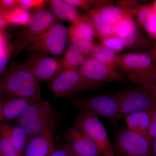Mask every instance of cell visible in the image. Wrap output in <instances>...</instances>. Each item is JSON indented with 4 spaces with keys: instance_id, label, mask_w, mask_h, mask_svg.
Returning a JSON list of instances; mask_svg holds the SVG:
<instances>
[{
    "instance_id": "cell-1",
    "label": "cell",
    "mask_w": 156,
    "mask_h": 156,
    "mask_svg": "<svg viewBox=\"0 0 156 156\" xmlns=\"http://www.w3.org/2000/svg\"><path fill=\"white\" fill-rule=\"evenodd\" d=\"M41 83L21 64L11 66L0 76V96L42 98Z\"/></svg>"
},
{
    "instance_id": "cell-2",
    "label": "cell",
    "mask_w": 156,
    "mask_h": 156,
    "mask_svg": "<svg viewBox=\"0 0 156 156\" xmlns=\"http://www.w3.org/2000/svg\"><path fill=\"white\" fill-rule=\"evenodd\" d=\"M58 123V117L52 105L41 98L31 105L17 118V124L30 137L43 133Z\"/></svg>"
},
{
    "instance_id": "cell-3",
    "label": "cell",
    "mask_w": 156,
    "mask_h": 156,
    "mask_svg": "<svg viewBox=\"0 0 156 156\" xmlns=\"http://www.w3.org/2000/svg\"><path fill=\"white\" fill-rule=\"evenodd\" d=\"M49 87L56 97H67L99 89L102 83L89 80L77 70L64 68L49 81Z\"/></svg>"
},
{
    "instance_id": "cell-4",
    "label": "cell",
    "mask_w": 156,
    "mask_h": 156,
    "mask_svg": "<svg viewBox=\"0 0 156 156\" xmlns=\"http://www.w3.org/2000/svg\"><path fill=\"white\" fill-rule=\"evenodd\" d=\"M117 67L129 72L131 81L144 83L151 79L156 69V49L151 53L137 52L118 55Z\"/></svg>"
},
{
    "instance_id": "cell-5",
    "label": "cell",
    "mask_w": 156,
    "mask_h": 156,
    "mask_svg": "<svg viewBox=\"0 0 156 156\" xmlns=\"http://www.w3.org/2000/svg\"><path fill=\"white\" fill-rule=\"evenodd\" d=\"M75 126L95 143L101 156H115L113 145L98 116L87 111H80L75 119Z\"/></svg>"
},
{
    "instance_id": "cell-6",
    "label": "cell",
    "mask_w": 156,
    "mask_h": 156,
    "mask_svg": "<svg viewBox=\"0 0 156 156\" xmlns=\"http://www.w3.org/2000/svg\"><path fill=\"white\" fill-rule=\"evenodd\" d=\"M140 27L132 15L129 14L115 26V34L121 39L125 48L151 53L156 49V43L143 32Z\"/></svg>"
},
{
    "instance_id": "cell-7",
    "label": "cell",
    "mask_w": 156,
    "mask_h": 156,
    "mask_svg": "<svg viewBox=\"0 0 156 156\" xmlns=\"http://www.w3.org/2000/svg\"><path fill=\"white\" fill-rule=\"evenodd\" d=\"M58 21V19L52 11L44 8L32 14L28 23L24 26L17 39L15 48L16 56Z\"/></svg>"
},
{
    "instance_id": "cell-8",
    "label": "cell",
    "mask_w": 156,
    "mask_h": 156,
    "mask_svg": "<svg viewBox=\"0 0 156 156\" xmlns=\"http://www.w3.org/2000/svg\"><path fill=\"white\" fill-rule=\"evenodd\" d=\"M68 38V29L58 21L42 36L30 44L25 50L30 52L59 56L65 53Z\"/></svg>"
},
{
    "instance_id": "cell-9",
    "label": "cell",
    "mask_w": 156,
    "mask_h": 156,
    "mask_svg": "<svg viewBox=\"0 0 156 156\" xmlns=\"http://www.w3.org/2000/svg\"><path fill=\"white\" fill-rule=\"evenodd\" d=\"M112 145L115 156H152L150 143L127 128L118 131Z\"/></svg>"
},
{
    "instance_id": "cell-10",
    "label": "cell",
    "mask_w": 156,
    "mask_h": 156,
    "mask_svg": "<svg viewBox=\"0 0 156 156\" xmlns=\"http://www.w3.org/2000/svg\"><path fill=\"white\" fill-rule=\"evenodd\" d=\"M114 96L119 105L118 120L132 113L147 110L153 105L150 92L143 85L123 90Z\"/></svg>"
},
{
    "instance_id": "cell-11",
    "label": "cell",
    "mask_w": 156,
    "mask_h": 156,
    "mask_svg": "<svg viewBox=\"0 0 156 156\" xmlns=\"http://www.w3.org/2000/svg\"><path fill=\"white\" fill-rule=\"evenodd\" d=\"M41 83L49 82L64 69L61 59L53 58L46 53L30 52L22 63Z\"/></svg>"
},
{
    "instance_id": "cell-12",
    "label": "cell",
    "mask_w": 156,
    "mask_h": 156,
    "mask_svg": "<svg viewBox=\"0 0 156 156\" xmlns=\"http://www.w3.org/2000/svg\"><path fill=\"white\" fill-rule=\"evenodd\" d=\"M73 106L80 111H87L109 119L118 121L119 105L116 98L105 95L76 98Z\"/></svg>"
},
{
    "instance_id": "cell-13",
    "label": "cell",
    "mask_w": 156,
    "mask_h": 156,
    "mask_svg": "<svg viewBox=\"0 0 156 156\" xmlns=\"http://www.w3.org/2000/svg\"><path fill=\"white\" fill-rule=\"evenodd\" d=\"M77 70L87 80L97 83L120 82L122 80V76L116 69L92 57L87 58Z\"/></svg>"
},
{
    "instance_id": "cell-14",
    "label": "cell",
    "mask_w": 156,
    "mask_h": 156,
    "mask_svg": "<svg viewBox=\"0 0 156 156\" xmlns=\"http://www.w3.org/2000/svg\"><path fill=\"white\" fill-rule=\"evenodd\" d=\"M58 123L43 133L29 137L23 156H52L55 146L53 137Z\"/></svg>"
},
{
    "instance_id": "cell-15",
    "label": "cell",
    "mask_w": 156,
    "mask_h": 156,
    "mask_svg": "<svg viewBox=\"0 0 156 156\" xmlns=\"http://www.w3.org/2000/svg\"><path fill=\"white\" fill-rule=\"evenodd\" d=\"M65 138L76 156H101L95 143L75 126L66 131Z\"/></svg>"
},
{
    "instance_id": "cell-16",
    "label": "cell",
    "mask_w": 156,
    "mask_h": 156,
    "mask_svg": "<svg viewBox=\"0 0 156 156\" xmlns=\"http://www.w3.org/2000/svg\"><path fill=\"white\" fill-rule=\"evenodd\" d=\"M95 44L88 41L72 42L61 58L64 68L77 70L87 58L91 57Z\"/></svg>"
},
{
    "instance_id": "cell-17",
    "label": "cell",
    "mask_w": 156,
    "mask_h": 156,
    "mask_svg": "<svg viewBox=\"0 0 156 156\" xmlns=\"http://www.w3.org/2000/svg\"><path fill=\"white\" fill-rule=\"evenodd\" d=\"M0 134L14 147L19 156H23L29 136L19 125L4 123L0 125Z\"/></svg>"
},
{
    "instance_id": "cell-18",
    "label": "cell",
    "mask_w": 156,
    "mask_h": 156,
    "mask_svg": "<svg viewBox=\"0 0 156 156\" xmlns=\"http://www.w3.org/2000/svg\"><path fill=\"white\" fill-rule=\"evenodd\" d=\"M68 38L71 43L79 41L94 42L96 32L88 15H82L68 28Z\"/></svg>"
},
{
    "instance_id": "cell-19",
    "label": "cell",
    "mask_w": 156,
    "mask_h": 156,
    "mask_svg": "<svg viewBox=\"0 0 156 156\" xmlns=\"http://www.w3.org/2000/svg\"><path fill=\"white\" fill-rule=\"evenodd\" d=\"M38 100L24 98H9L2 103L0 122H5L17 119L31 105Z\"/></svg>"
},
{
    "instance_id": "cell-20",
    "label": "cell",
    "mask_w": 156,
    "mask_h": 156,
    "mask_svg": "<svg viewBox=\"0 0 156 156\" xmlns=\"http://www.w3.org/2000/svg\"><path fill=\"white\" fill-rule=\"evenodd\" d=\"M129 11L136 16L137 22L148 36L156 41V14L151 5L137 6Z\"/></svg>"
},
{
    "instance_id": "cell-21",
    "label": "cell",
    "mask_w": 156,
    "mask_h": 156,
    "mask_svg": "<svg viewBox=\"0 0 156 156\" xmlns=\"http://www.w3.org/2000/svg\"><path fill=\"white\" fill-rule=\"evenodd\" d=\"M124 118L128 129L144 137L147 136L150 126L148 110L132 113Z\"/></svg>"
},
{
    "instance_id": "cell-22",
    "label": "cell",
    "mask_w": 156,
    "mask_h": 156,
    "mask_svg": "<svg viewBox=\"0 0 156 156\" xmlns=\"http://www.w3.org/2000/svg\"><path fill=\"white\" fill-rule=\"evenodd\" d=\"M88 16L95 28L96 37L99 40L115 35V26L101 13L99 9L91 10Z\"/></svg>"
},
{
    "instance_id": "cell-23",
    "label": "cell",
    "mask_w": 156,
    "mask_h": 156,
    "mask_svg": "<svg viewBox=\"0 0 156 156\" xmlns=\"http://www.w3.org/2000/svg\"><path fill=\"white\" fill-rule=\"evenodd\" d=\"M48 3L52 13L58 20L69 21L73 23L82 16L77 8L64 1L52 0L48 1Z\"/></svg>"
},
{
    "instance_id": "cell-24",
    "label": "cell",
    "mask_w": 156,
    "mask_h": 156,
    "mask_svg": "<svg viewBox=\"0 0 156 156\" xmlns=\"http://www.w3.org/2000/svg\"><path fill=\"white\" fill-rule=\"evenodd\" d=\"M31 15L30 11L17 6L8 11L2 10L1 17L5 20L8 25L24 27L28 23Z\"/></svg>"
},
{
    "instance_id": "cell-25",
    "label": "cell",
    "mask_w": 156,
    "mask_h": 156,
    "mask_svg": "<svg viewBox=\"0 0 156 156\" xmlns=\"http://www.w3.org/2000/svg\"><path fill=\"white\" fill-rule=\"evenodd\" d=\"M91 57L111 68H116L118 54L102 45L95 44Z\"/></svg>"
},
{
    "instance_id": "cell-26",
    "label": "cell",
    "mask_w": 156,
    "mask_h": 156,
    "mask_svg": "<svg viewBox=\"0 0 156 156\" xmlns=\"http://www.w3.org/2000/svg\"><path fill=\"white\" fill-rule=\"evenodd\" d=\"M99 9L101 13L115 26L126 16L131 14L122 8L111 5Z\"/></svg>"
},
{
    "instance_id": "cell-27",
    "label": "cell",
    "mask_w": 156,
    "mask_h": 156,
    "mask_svg": "<svg viewBox=\"0 0 156 156\" xmlns=\"http://www.w3.org/2000/svg\"><path fill=\"white\" fill-rule=\"evenodd\" d=\"M100 40L101 44L116 53L122 51L125 48L121 39L116 35L104 38Z\"/></svg>"
},
{
    "instance_id": "cell-28",
    "label": "cell",
    "mask_w": 156,
    "mask_h": 156,
    "mask_svg": "<svg viewBox=\"0 0 156 156\" xmlns=\"http://www.w3.org/2000/svg\"><path fill=\"white\" fill-rule=\"evenodd\" d=\"M48 1L43 0H19L18 6L21 9L30 11V10L36 11L43 9Z\"/></svg>"
},
{
    "instance_id": "cell-29",
    "label": "cell",
    "mask_w": 156,
    "mask_h": 156,
    "mask_svg": "<svg viewBox=\"0 0 156 156\" xmlns=\"http://www.w3.org/2000/svg\"><path fill=\"white\" fill-rule=\"evenodd\" d=\"M150 115V126L147 136L145 137L151 144L153 140L156 137V105H153L148 109Z\"/></svg>"
},
{
    "instance_id": "cell-30",
    "label": "cell",
    "mask_w": 156,
    "mask_h": 156,
    "mask_svg": "<svg viewBox=\"0 0 156 156\" xmlns=\"http://www.w3.org/2000/svg\"><path fill=\"white\" fill-rule=\"evenodd\" d=\"M0 156H19L10 143L0 134Z\"/></svg>"
},
{
    "instance_id": "cell-31",
    "label": "cell",
    "mask_w": 156,
    "mask_h": 156,
    "mask_svg": "<svg viewBox=\"0 0 156 156\" xmlns=\"http://www.w3.org/2000/svg\"><path fill=\"white\" fill-rule=\"evenodd\" d=\"M12 48L11 45L8 44L4 50L0 51V74L5 69L12 54Z\"/></svg>"
},
{
    "instance_id": "cell-32",
    "label": "cell",
    "mask_w": 156,
    "mask_h": 156,
    "mask_svg": "<svg viewBox=\"0 0 156 156\" xmlns=\"http://www.w3.org/2000/svg\"><path fill=\"white\" fill-rule=\"evenodd\" d=\"M52 156H76L66 142L54 148Z\"/></svg>"
},
{
    "instance_id": "cell-33",
    "label": "cell",
    "mask_w": 156,
    "mask_h": 156,
    "mask_svg": "<svg viewBox=\"0 0 156 156\" xmlns=\"http://www.w3.org/2000/svg\"><path fill=\"white\" fill-rule=\"evenodd\" d=\"M18 6L17 0H0V9L2 11H8Z\"/></svg>"
},
{
    "instance_id": "cell-34",
    "label": "cell",
    "mask_w": 156,
    "mask_h": 156,
    "mask_svg": "<svg viewBox=\"0 0 156 156\" xmlns=\"http://www.w3.org/2000/svg\"><path fill=\"white\" fill-rule=\"evenodd\" d=\"M146 88L147 89L149 92H150L151 95L152 97L154 104L156 105V83L152 82L145 84H144Z\"/></svg>"
},
{
    "instance_id": "cell-35",
    "label": "cell",
    "mask_w": 156,
    "mask_h": 156,
    "mask_svg": "<svg viewBox=\"0 0 156 156\" xmlns=\"http://www.w3.org/2000/svg\"><path fill=\"white\" fill-rule=\"evenodd\" d=\"M151 149L152 156H156V137L153 140L151 144Z\"/></svg>"
},
{
    "instance_id": "cell-36",
    "label": "cell",
    "mask_w": 156,
    "mask_h": 156,
    "mask_svg": "<svg viewBox=\"0 0 156 156\" xmlns=\"http://www.w3.org/2000/svg\"><path fill=\"white\" fill-rule=\"evenodd\" d=\"M8 25L5 20L2 17H0V32L3 31Z\"/></svg>"
},
{
    "instance_id": "cell-37",
    "label": "cell",
    "mask_w": 156,
    "mask_h": 156,
    "mask_svg": "<svg viewBox=\"0 0 156 156\" xmlns=\"http://www.w3.org/2000/svg\"><path fill=\"white\" fill-rule=\"evenodd\" d=\"M2 102L0 100V120H1V109H2Z\"/></svg>"
},
{
    "instance_id": "cell-38",
    "label": "cell",
    "mask_w": 156,
    "mask_h": 156,
    "mask_svg": "<svg viewBox=\"0 0 156 156\" xmlns=\"http://www.w3.org/2000/svg\"><path fill=\"white\" fill-rule=\"evenodd\" d=\"M1 14H2V10L0 9V17H1Z\"/></svg>"
}]
</instances>
